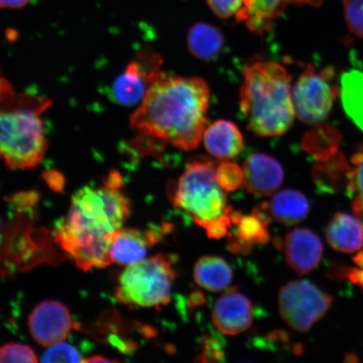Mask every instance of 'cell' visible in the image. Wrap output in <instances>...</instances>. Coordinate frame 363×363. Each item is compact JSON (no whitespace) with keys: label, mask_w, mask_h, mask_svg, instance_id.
Listing matches in <instances>:
<instances>
[{"label":"cell","mask_w":363,"mask_h":363,"mask_svg":"<svg viewBox=\"0 0 363 363\" xmlns=\"http://www.w3.org/2000/svg\"><path fill=\"white\" fill-rule=\"evenodd\" d=\"M210 97L202 79L162 71L130 116V125L143 138L190 151L199 147L208 127Z\"/></svg>","instance_id":"obj_1"},{"label":"cell","mask_w":363,"mask_h":363,"mask_svg":"<svg viewBox=\"0 0 363 363\" xmlns=\"http://www.w3.org/2000/svg\"><path fill=\"white\" fill-rule=\"evenodd\" d=\"M119 187L108 183L101 188L80 189L57 225V242L82 270L112 264V240L130 211L129 199Z\"/></svg>","instance_id":"obj_2"},{"label":"cell","mask_w":363,"mask_h":363,"mask_svg":"<svg viewBox=\"0 0 363 363\" xmlns=\"http://www.w3.org/2000/svg\"><path fill=\"white\" fill-rule=\"evenodd\" d=\"M240 108L247 127L259 136L283 135L295 115L291 76L279 63L256 61L245 67Z\"/></svg>","instance_id":"obj_3"},{"label":"cell","mask_w":363,"mask_h":363,"mask_svg":"<svg viewBox=\"0 0 363 363\" xmlns=\"http://www.w3.org/2000/svg\"><path fill=\"white\" fill-rule=\"evenodd\" d=\"M52 101L34 94H17L8 81L1 82L0 151L10 169H34L48 150L42 115Z\"/></svg>","instance_id":"obj_4"},{"label":"cell","mask_w":363,"mask_h":363,"mask_svg":"<svg viewBox=\"0 0 363 363\" xmlns=\"http://www.w3.org/2000/svg\"><path fill=\"white\" fill-rule=\"evenodd\" d=\"M216 169L208 158L194 159L176 182L172 194L175 206L189 213L203 228L227 210L226 191L218 184Z\"/></svg>","instance_id":"obj_5"},{"label":"cell","mask_w":363,"mask_h":363,"mask_svg":"<svg viewBox=\"0 0 363 363\" xmlns=\"http://www.w3.org/2000/svg\"><path fill=\"white\" fill-rule=\"evenodd\" d=\"M175 272L165 256L155 257L127 266L116 290L117 301L139 307H158L170 301Z\"/></svg>","instance_id":"obj_6"},{"label":"cell","mask_w":363,"mask_h":363,"mask_svg":"<svg viewBox=\"0 0 363 363\" xmlns=\"http://www.w3.org/2000/svg\"><path fill=\"white\" fill-rule=\"evenodd\" d=\"M333 298L307 281H294L281 289L279 310L293 330L306 333L330 310Z\"/></svg>","instance_id":"obj_7"},{"label":"cell","mask_w":363,"mask_h":363,"mask_svg":"<svg viewBox=\"0 0 363 363\" xmlns=\"http://www.w3.org/2000/svg\"><path fill=\"white\" fill-rule=\"evenodd\" d=\"M331 68L317 71L308 65L292 90L295 113L307 124H317L328 116L339 89L331 83Z\"/></svg>","instance_id":"obj_8"},{"label":"cell","mask_w":363,"mask_h":363,"mask_svg":"<svg viewBox=\"0 0 363 363\" xmlns=\"http://www.w3.org/2000/svg\"><path fill=\"white\" fill-rule=\"evenodd\" d=\"M161 65L162 59L158 54L140 53L113 84L112 94L115 101L125 106L142 101L150 86L160 74Z\"/></svg>","instance_id":"obj_9"},{"label":"cell","mask_w":363,"mask_h":363,"mask_svg":"<svg viewBox=\"0 0 363 363\" xmlns=\"http://www.w3.org/2000/svg\"><path fill=\"white\" fill-rule=\"evenodd\" d=\"M31 337L40 346L49 347L65 342L72 328L69 311L63 303L45 301L36 306L28 317Z\"/></svg>","instance_id":"obj_10"},{"label":"cell","mask_w":363,"mask_h":363,"mask_svg":"<svg viewBox=\"0 0 363 363\" xmlns=\"http://www.w3.org/2000/svg\"><path fill=\"white\" fill-rule=\"evenodd\" d=\"M212 320L216 328L225 335L242 333L252 324V303L242 294L227 292L215 303Z\"/></svg>","instance_id":"obj_11"},{"label":"cell","mask_w":363,"mask_h":363,"mask_svg":"<svg viewBox=\"0 0 363 363\" xmlns=\"http://www.w3.org/2000/svg\"><path fill=\"white\" fill-rule=\"evenodd\" d=\"M284 252L289 267L297 274L305 275L320 264L323 245L314 231L301 228L290 231L286 235Z\"/></svg>","instance_id":"obj_12"},{"label":"cell","mask_w":363,"mask_h":363,"mask_svg":"<svg viewBox=\"0 0 363 363\" xmlns=\"http://www.w3.org/2000/svg\"><path fill=\"white\" fill-rule=\"evenodd\" d=\"M244 184L248 192L258 196H270L282 185L284 172L282 165L264 153L249 156L243 166Z\"/></svg>","instance_id":"obj_13"},{"label":"cell","mask_w":363,"mask_h":363,"mask_svg":"<svg viewBox=\"0 0 363 363\" xmlns=\"http://www.w3.org/2000/svg\"><path fill=\"white\" fill-rule=\"evenodd\" d=\"M156 230L142 231L135 228H121L112 240L111 258L112 263L129 266L146 258L147 251L157 242Z\"/></svg>","instance_id":"obj_14"},{"label":"cell","mask_w":363,"mask_h":363,"mask_svg":"<svg viewBox=\"0 0 363 363\" xmlns=\"http://www.w3.org/2000/svg\"><path fill=\"white\" fill-rule=\"evenodd\" d=\"M203 138L207 152L220 160L238 157L243 148L242 133L228 121H218L208 126Z\"/></svg>","instance_id":"obj_15"},{"label":"cell","mask_w":363,"mask_h":363,"mask_svg":"<svg viewBox=\"0 0 363 363\" xmlns=\"http://www.w3.org/2000/svg\"><path fill=\"white\" fill-rule=\"evenodd\" d=\"M326 239L331 247L344 253H353L363 247V223L358 218L337 213L330 221Z\"/></svg>","instance_id":"obj_16"},{"label":"cell","mask_w":363,"mask_h":363,"mask_svg":"<svg viewBox=\"0 0 363 363\" xmlns=\"http://www.w3.org/2000/svg\"><path fill=\"white\" fill-rule=\"evenodd\" d=\"M224 44L225 38L222 31L208 23L198 22L189 30V51L199 60H215L220 55Z\"/></svg>","instance_id":"obj_17"},{"label":"cell","mask_w":363,"mask_h":363,"mask_svg":"<svg viewBox=\"0 0 363 363\" xmlns=\"http://www.w3.org/2000/svg\"><path fill=\"white\" fill-rule=\"evenodd\" d=\"M289 0H244V8L237 21H245L250 30L262 34L283 13Z\"/></svg>","instance_id":"obj_18"},{"label":"cell","mask_w":363,"mask_h":363,"mask_svg":"<svg viewBox=\"0 0 363 363\" xmlns=\"http://www.w3.org/2000/svg\"><path fill=\"white\" fill-rule=\"evenodd\" d=\"M269 211L279 223L294 225L306 219L310 212V203L301 192L286 189L272 198Z\"/></svg>","instance_id":"obj_19"},{"label":"cell","mask_w":363,"mask_h":363,"mask_svg":"<svg viewBox=\"0 0 363 363\" xmlns=\"http://www.w3.org/2000/svg\"><path fill=\"white\" fill-rule=\"evenodd\" d=\"M231 267L219 257H203L195 264L194 279L199 286L211 292H219L233 281Z\"/></svg>","instance_id":"obj_20"},{"label":"cell","mask_w":363,"mask_h":363,"mask_svg":"<svg viewBox=\"0 0 363 363\" xmlns=\"http://www.w3.org/2000/svg\"><path fill=\"white\" fill-rule=\"evenodd\" d=\"M340 95L345 111L363 130V72H345L340 79Z\"/></svg>","instance_id":"obj_21"},{"label":"cell","mask_w":363,"mask_h":363,"mask_svg":"<svg viewBox=\"0 0 363 363\" xmlns=\"http://www.w3.org/2000/svg\"><path fill=\"white\" fill-rule=\"evenodd\" d=\"M238 228L235 237L247 243L250 246L269 242V223L253 213L251 216H242L237 225Z\"/></svg>","instance_id":"obj_22"},{"label":"cell","mask_w":363,"mask_h":363,"mask_svg":"<svg viewBox=\"0 0 363 363\" xmlns=\"http://www.w3.org/2000/svg\"><path fill=\"white\" fill-rule=\"evenodd\" d=\"M216 179L225 191H234L244 183L243 169L233 162L221 163L216 169Z\"/></svg>","instance_id":"obj_23"},{"label":"cell","mask_w":363,"mask_h":363,"mask_svg":"<svg viewBox=\"0 0 363 363\" xmlns=\"http://www.w3.org/2000/svg\"><path fill=\"white\" fill-rule=\"evenodd\" d=\"M0 362H38L35 353L26 345L10 343L4 345L0 350Z\"/></svg>","instance_id":"obj_24"},{"label":"cell","mask_w":363,"mask_h":363,"mask_svg":"<svg viewBox=\"0 0 363 363\" xmlns=\"http://www.w3.org/2000/svg\"><path fill=\"white\" fill-rule=\"evenodd\" d=\"M349 189L353 195V211L356 215L363 216V157L358 156L356 167L352 172Z\"/></svg>","instance_id":"obj_25"},{"label":"cell","mask_w":363,"mask_h":363,"mask_svg":"<svg viewBox=\"0 0 363 363\" xmlns=\"http://www.w3.org/2000/svg\"><path fill=\"white\" fill-rule=\"evenodd\" d=\"M83 361L78 350L65 342L49 347L43 358V362H80Z\"/></svg>","instance_id":"obj_26"},{"label":"cell","mask_w":363,"mask_h":363,"mask_svg":"<svg viewBox=\"0 0 363 363\" xmlns=\"http://www.w3.org/2000/svg\"><path fill=\"white\" fill-rule=\"evenodd\" d=\"M344 12L349 29L363 38V0H344Z\"/></svg>","instance_id":"obj_27"},{"label":"cell","mask_w":363,"mask_h":363,"mask_svg":"<svg viewBox=\"0 0 363 363\" xmlns=\"http://www.w3.org/2000/svg\"><path fill=\"white\" fill-rule=\"evenodd\" d=\"M208 6L222 19L237 16L243 10L244 0H207Z\"/></svg>","instance_id":"obj_28"},{"label":"cell","mask_w":363,"mask_h":363,"mask_svg":"<svg viewBox=\"0 0 363 363\" xmlns=\"http://www.w3.org/2000/svg\"><path fill=\"white\" fill-rule=\"evenodd\" d=\"M231 208H227L223 216L218 218V219L210 222L204 229L207 231L208 237L213 239H220L229 235V230L233 221H231L230 213Z\"/></svg>","instance_id":"obj_29"},{"label":"cell","mask_w":363,"mask_h":363,"mask_svg":"<svg viewBox=\"0 0 363 363\" xmlns=\"http://www.w3.org/2000/svg\"><path fill=\"white\" fill-rule=\"evenodd\" d=\"M201 361L203 362L221 361L224 352L220 343L213 338H207L202 345V355Z\"/></svg>","instance_id":"obj_30"},{"label":"cell","mask_w":363,"mask_h":363,"mask_svg":"<svg viewBox=\"0 0 363 363\" xmlns=\"http://www.w3.org/2000/svg\"><path fill=\"white\" fill-rule=\"evenodd\" d=\"M30 0H0L2 8L18 9L26 6Z\"/></svg>","instance_id":"obj_31"},{"label":"cell","mask_w":363,"mask_h":363,"mask_svg":"<svg viewBox=\"0 0 363 363\" xmlns=\"http://www.w3.org/2000/svg\"><path fill=\"white\" fill-rule=\"evenodd\" d=\"M84 362H117L116 360H110L108 358H104V357L96 356L94 357L88 358V359L84 360Z\"/></svg>","instance_id":"obj_32"},{"label":"cell","mask_w":363,"mask_h":363,"mask_svg":"<svg viewBox=\"0 0 363 363\" xmlns=\"http://www.w3.org/2000/svg\"><path fill=\"white\" fill-rule=\"evenodd\" d=\"M289 1H294L301 4H311L313 6H318L322 2V0H289Z\"/></svg>","instance_id":"obj_33"},{"label":"cell","mask_w":363,"mask_h":363,"mask_svg":"<svg viewBox=\"0 0 363 363\" xmlns=\"http://www.w3.org/2000/svg\"><path fill=\"white\" fill-rule=\"evenodd\" d=\"M355 261L357 264H359L363 267V251L358 254L357 257L355 258Z\"/></svg>","instance_id":"obj_34"}]
</instances>
